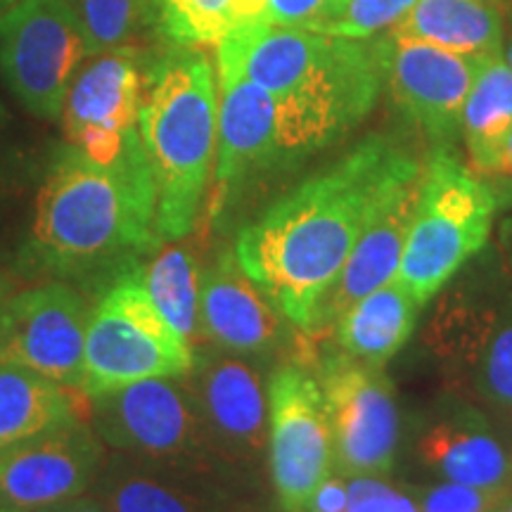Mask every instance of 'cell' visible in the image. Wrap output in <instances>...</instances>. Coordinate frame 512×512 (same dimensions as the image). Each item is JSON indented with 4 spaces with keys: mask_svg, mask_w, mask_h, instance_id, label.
I'll use <instances>...</instances> for the list:
<instances>
[{
    "mask_svg": "<svg viewBox=\"0 0 512 512\" xmlns=\"http://www.w3.org/2000/svg\"><path fill=\"white\" fill-rule=\"evenodd\" d=\"M216 72L242 74L273 95L280 169L354 131L384 83L380 38L273 24L230 31L216 46Z\"/></svg>",
    "mask_w": 512,
    "mask_h": 512,
    "instance_id": "obj_3",
    "label": "cell"
},
{
    "mask_svg": "<svg viewBox=\"0 0 512 512\" xmlns=\"http://www.w3.org/2000/svg\"><path fill=\"white\" fill-rule=\"evenodd\" d=\"M344 5L347 0H268L266 24L323 31Z\"/></svg>",
    "mask_w": 512,
    "mask_h": 512,
    "instance_id": "obj_31",
    "label": "cell"
},
{
    "mask_svg": "<svg viewBox=\"0 0 512 512\" xmlns=\"http://www.w3.org/2000/svg\"><path fill=\"white\" fill-rule=\"evenodd\" d=\"M91 494L112 512H230L209 479L107 451Z\"/></svg>",
    "mask_w": 512,
    "mask_h": 512,
    "instance_id": "obj_20",
    "label": "cell"
},
{
    "mask_svg": "<svg viewBox=\"0 0 512 512\" xmlns=\"http://www.w3.org/2000/svg\"><path fill=\"white\" fill-rule=\"evenodd\" d=\"M19 0H0V15H3V12H8L12 5H17Z\"/></svg>",
    "mask_w": 512,
    "mask_h": 512,
    "instance_id": "obj_39",
    "label": "cell"
},
{
    "mask_svg": "<svg viewBox=\"0 0 512 512\" xmlns=\"http://www.w3.org/2000/svg\"><path fill=\"white\" fill-rule=\"evenodd\" d=\"M230 512H266V510H259V508H245V505H242V508H235V510H230Z\"/></svg>",
    "mask_w": 512,
    "mask_h": 512,
    "instance_id": "obj_41",
    "label": "cell"
},
{
    "mask_svg": "<svg viewBox=\"0 0 512 512\" xmlns=\"http://www.w3.org/2000/svg\"><path fill=\"white\" fill-rule=\"evenodd\" d=\"M347 486L349 505L344 512H420L411 498L377 477H351Z\"/></svg>",
    "mask_w": 512,
    "mask_h": 512,
    "instance_id": "obj_32",
    "label": "cell"
},
{
    "mask_svg": "<svg viewBox=\"0 0 512 512\" xmlns=\"http://www.w3.org/2000/svg\"><path fill=\"white\" fill-rule=\"evenodd\" d=\"M93 306L69 280H38L12 297L0 361L17 363L81 392Z\"/></svg>",
    "mask_w": 512,
    "mask_h": 512,
    "instance_id": "obj_13",
    "label": "cell"
},
{
    "mask_svg": "<svg viewBox=\"0 0 512 512\" xmlns=\"http://www.w3.org/2000/svg\"><path fill=\"white\" fill-rule=\"evenodd\" d=\"M387 34L465 57H489L505 50V17L501 5L489 0H418Z\"/></svg>",
    "mask_w": 512,
    "mask_h": 512,
    "instance_id": "obj_22",
    "label": "cell"
},
{
    "mask_svg": "<svg viewBox=\"0 0 512 512\" xmlns=\"http://www.w3.org/2000/svg\"><path fill=\"white\" fill-rule=\"evenodd\" d=\"M200 330L216 349L264 358L285 342V320L271 299L242 271L233 249L202 271Z\"/></svg>",
    "mask_w": 512,
    "mask_h": 512,
    "instance_id": "obj_19",
    "label": "cell"
},
{
    "mask_svg": "<svg viewBox=\"0 0 512 512\" xmlns=\"http://www.w3.org/2000/svg\"><path fill=\"white\" fill-rule=\"evenodd\" d=\"M107 458L88 420L0 451V512H38L88 494Z\"/></svg>",
    "mask_w": 512,
    "mask_h": 512,
    "instance_id": "obj_14",
    "label": "cell"
},
{
    "mask_svg": "<svg viewBox=\"0 0 512 512\" xmlns=\"http://www.w3.org/2000/svg\"><path fill=\"white\" fill-rule=\"evenodd\" d=\"M157 55L119 46L91 55L76 72L62 107V131L98 164H114L140 140L138 114Z\"/></svg>",
    "mask_w": 512,
    "mask_h": 512,
    "instance_id": "obj_11",
    "label": "cell"
},
{
    "mask_svg": "<svg viewBox=\"0 0 512 512\" xmlns=\"http://www.w3.org/2000/svg\"><path fill=\"white\" fill-rule=\"evenodd\" d=\"M268 465L280 512H304L332 475V434L316 375L302 366L268 382Z\"/></svg>",
    "mask_w": 512,
    "mask_h": 512,
    "instance_id": "obj_12",
    "label": "cell"
},
{
    "mask_svg": "<svg viewBox=\"0 0 512 512\" xmlns=\"http://www.w3.org/2000/svg\"><path fill=\"white\" fill-rule=\"evenodd\" d=\"M505 60L510 62V67H512V19H510V29L505 31Z\"/></svg>",
    "mask_w": 512,
    "mask_h": 512,
    "instance_id": "obj_38",
    "label": "cell"
},
{
    "mask_svg": "<svg viewBox=\"0 0 512 512\" xmlns=\"http://www.w3.org/2000/svg\"><path fill=\"white\" fill-rule=\"evenodd\" d=\"M74 392L36 370L0 361V451L83 418Z\"/></svg>",
    "mask_w": 512,
    "mask_h": 512,
    "instance_id": "obj_24",
    "label": "cell"
},
{
    "mask_svg": "<svg viewBox=\"0 0 512 512\" xmlns=\"http://www.w3.org/2000/svg\"><path fill=\"white\" fill-rule=\"evenodd\" d=\"M152 15L169 46L216 48L230 34L228 0H152Z\"/></svg>",
    "mask_w": 512,
    "mask_h": 512,
    "instance_id": "obj_28",
    "label": "cell"
},
{
    "mask_svg": "<svg viewBox=\"0 0 512 512\" xmlns=\"http://www.w3.org/2000/svg\"><path fill=\"white\" fill-rule=\"evenodd\" d=\"M425 339L458 392L512 413V285L508 280L486 275L444 292Z\"/></svg>",
    "mask_w": 512,
    "mask_h": 512,
    "instance_id": "obj_8",
    "label": "cell"
},
{
    "mask_svg": "<svg viewBox=\"0 0 512 512\" xmlns=\"http://www.w3.org/2000/svg\"><path fill=\"white\" fill-rule=\"evenodd\" d=\"M162 245L143 140L114 164H98L67 143L55 150L38 188L15 273L29 280L93 278L136 264Z\"/></svg>",
    "mask_w": 512,
    "mask_h": 512,
    "instance_id": "obj_2",
    "label": "cell"
},
{
    "mask_svg": "<svg viewBox=\"0 0 512 512\" xmlns=\"http://www.w3.org/2000/svg\"><path fill=\"white\" fill-rule=\"evenodd\" d=\"M418 0H347L342 12L320 34L344 38H377L394 29Z\"/></svg>",
    "mask_w": 512,
    "mask_h": 512,
    "instance_id": "obj_29",
    "label": "cell"
},
{
    "mask_svg": "<svg viewBox=\"0 0 512 512\" xmlns=\"http://www.w3.org/2000/svg\"><path fill=\"white\" fill-rule=\"evenodd\" d=\"M418 309L420 304L394 275L358 299L330 330L342 354L382 368L413 335Z\"/></svg>",
    "mask_w": 512,
    "mask_h": 512,
    "instance_id": "obj_23",
    "label": "cell"
},
{
    "mask_svg": "<svg viewBox=\"0 0 512 512\" xmlns=\"http://www.w3.org/2000/svg\"><path fill=\"white\" fill-rule=\"evenodd\" d=\"M479 174L512 178V131L501 140V145L496 147L494 155L489 157V162L484 164V169Z\"/></svg>",
    "mask_w": 512,
    "mask_h": 512,
    "instance_id": "obj_35",
    "label": "cell"
},
{
    "mask_svg": "<svg viewBox=\"0 0 512 512\" xmlns=\"http://www.w3.org/2000/svg\"><path fill=\"white\" fill-rule=\"evenodd\" d=\"M219 76V136L214 159L211 211L219 216L249 178L278 169L275 100L242 74Z\"/></svg>",
    "mask_w": 512,
    "mask_h": 512,
    "instance_id": "obj_18",
    "label": "cell"
},
{
    "mask_svg": "<svg viewBox=\"0 0 512 512\" xmlns=\"http://www.w3.org/2000/svg\"><path fill=\"white\" fill-rule=\"evenodd\" d=\"M17 292H19V275L0 268V342H3L5 328H8L10 302Z\"/></svg>",
    "mask_w": 512,
    "mask_h": 512,
    "instance_id": "obj_36",
    "label": "cell"
},
{
    "mask_svg": "<svg viewBox=\"0 0 512 512\" xmlns=\"http://www.w3.org/2000/svg\"><path fill=\"white\" fill-rule=\"evenodd\" d=\"M489 3H496V5H501V8H503V5L508 3V0H489Z\"/></svg>",
    "mask_w": 512,
    "mask_h": 512,
    "instance_id": "obj_43",
    "label": "cell"
},
{
    "mask_svg": "<svg viewBox=\"0 0 512 512\" xmlns=\"http://www.w3.org/2000/svg\"><path fill=\"white\" fill-rule=\"evenodd\" d=\"M510 484H512V458H510Z\"/></svg>",
    "mask_w": 512,
    "mask_h": 512,
    "instance_id": "obj_44",
    "label": "cell"
},
{
    "mask_svg": "<svg viewBox=\"0 0 512 512\" xmlns=\"http://www.w3.org/2000/svg\"><path fill=\"white\" fill-rule=\"evenodd\" d=\"M38 512H112V510L107 508L100 498H95L91 491H88V494L76 496L72 501H64L60 505H53V508L38 510Z\"/></svg>",
    "mask_w": 512,
    "mask_h": 512,
    "instance_id": "obj_37",
    "label": "cell"
},
{
    "mask_svg": "<svg viewBox=\"0 0 512 512\" xmlns=\"http://www.w3.org/2000/svg\"><path fill=\"white\" fill-rule=\"evenodd\" d=\"M496 190L453 157L434 150L422 166L420 197L396 278L420 306L444 290L489 242Z\"/></svg>",
    "mask_w": 512,
    "mask_h": 512,
    "instance_id": "obj_5",
    "label": "cell"
},
{
    "mask_svg": "<svg viewBox=\"0 0 512 512\" xmlns=\"http://www.w3.org/2000/svg\"><path fill=\"white\" fill-rule=\"evenodd\" d=\"M79 17L88 57L131 46L155 24L152 0H72Z\"/></svg>",
    "mask_w": 512,
    "mask_h": 512,
    "instance_id": "obj_27",
    "label": "cell"
},
{
    "mask_svg": "<svg viewBox=\"0 0 512 512\" xmlns=\"http://www.w3.org/2000/svg\"><path fill=\"white\" fill-rule=\"evenodd\" d=\"M86 57L72 0H19L0 15V76L19 105L38 119H60Z\"/></svg>",
    "mask_w": 512,
    "mask_h": 512,
    "instance_id": "obj_9",
    "label": "cell"
},
{
    "mask_svg": "<svg viewBox=\"0 0 512 512\" xmlns=\"http://www.w3.org/2000/svg\"><path fill=\"white\" fill-rule=\"evenodd\" d=\"M143 283L152 302L169 325L181 335L192 349L200 339V285L202 268L192 247L183 240L166 242L140 264Z\"/></svg>",
    "mask_w": 512,
    "mask_h": 512,
    "instance_id": "obj_25",
    "label": "cell"
},
{
    "mask_svg": "<svg viewBox=\"0 0 512 512\" xmlns=\"http://www.w3.org/2000/svg\"><path fill=\"white\" fill-rule=\"evenodd\" d=\"M88 422L107 451L209 479L226 465L211 446L185 377H152L88 399Z\"/></svg>",
    "mask_w": 512,
    "mask_h": 512,
    "instance_id": "obj_7",
    "label": "cell"
},
{
    "mask_svg": "<svg viewBox=\"0 0 512 512\" xmlns=\"http://www.w3.org/2000/svg\"><path fill=\"white\" fill-rule=\"evenodd\" d=\"M420 463L448 482L510 494V458L477 411L434 420L418 439Z\"/></svg>",
    "mask_w": 512,
    "mask_h": 512,
    "instance_id": "obj_21",
    "label": "cell"
},
{
    "mask_svg": "<svg viewBox=\"0 0 512 512\" xmlns=\"http://www.w3.org/2000/svg\"><path fill=\"white\" fill-rule=\"evenodd\" d=\"M138 131L155 178L159 238L185 240L202 216L219 136V76L204 48L169 46L155 57Z\"/></svg>",
    "mask_w": 512,
    "mask_h": 512,
    "instance_id": "obj_4",
    "label": "cell"
},
{
    "mask_svg": "<svg viewBox=\"0 0 512 512\" xmlns=\"http://www.w3.org/2000/svg\"><path fill=\"white\" fill-rule=\"evenodd\" d=\"M377 38L384 83L399 110L420 128L434 150H451L463 128L467 93L484 57L448 53L389 34Z\"/></svg>",
    "mask_w": 512,
    "mask_h": 512,
    "instance_id": "obj_15",
    "label": "cell"
},
{
    "mask_svg": "<svg viewBox=\"0 0 512 512\" xmlns=\"http://www.w3.org/2000/svg\"><path fill=\"white\" fill-rule=\"evenodd\" d=\"M3 185H5V169H3V162H0V195H3Z\"/></svg>",
    "mask_w": 512,
    "mask_h": 512,
    "instance_id": "obj_42",
    "label": "cell"
},
{
    "mask_svg": "<svg viewBox=\"0 0 512 512\" xmlns=\"http://www.w3.org/2000/svg\"><path fill=\"white\" fill-rule=\"evenodd\" d=\"M185 382L223 463H259L268 451V387L261 370L247 356L202 349Z\"/></svg>",
    "mask_w": 512,
    "mask_h": 512,
    "instance_id": "obj_16",
    "label": "cell"
},
{
    "mask_svg": "<svg viewBox=\"0 0 512 512\" xmlns=\"http://www.w3.org/2000/svg\"><path fill=\"white\" fill-rule=\"evenodd\" d=\"M230 31L240 27H256L266 24L268 0H228Z\"/></svg>",
    "mask_w": 512,
    "mask_h": 512,
    "instance_id": "obj_34",
    "label": "cell"
},
{
    "mask_svg": "<svg viewBox=\"0 0 512 512\" xmlns=\"http://www.w3.org/2000/svg\"><path fill=\"white\" fill-rule=\"evenodd\" d=\"M320 384L332 434V463L342 477H380L394 465L399 408L382 368L342 351L320 358Z\"/></svg>",
    "mask_w": 512,
    "mask_h": 512,
    "instance_id": "obj_10",
    "label": "cell"
},
{
    "mask_svg": "<svg viewBox=\"0 0 512 512\" xmlns=\"http://www.w3.org/2000/svg\"><path fill=\"white\" fill-rule=\"evenodd\" d=\"M408 155L394 138L370 136L238 233L233 252L242 271L294 328L318 335L368 211Z\"/></svg>",
    "mask_w": 512,
    "mask_h": 512,
    "instance_id": "obj_1",
    "label": "cell"
},
{
    "mask_svg": "<svg viewBox=\"0 0 512 512\" xmlns=\"http://www.w3.org/2000/svg\"><path fill=\"white\" fill-rule=\"evenodd\" d=\"M508 494L505 491H484L475 486L446 482L422 489L418 498L420 512H494Z\"/></svg>",
    "mask_w": 512,
    "mask_h": 512,
    "instance_id": "obj_30",
    "label": "cell"
},
{
    "mask_svg": "<svg viewBox=\"0 0 512 512\" xmlns=\"http://www.w3.org/2000/svg\"><path fill=\"white\" fill-rule=\"evenodd\" d=\"M512 131V67L505 53L479 62L463 110V128L472 169L482 171L501 140Z\"/></svg>",
    "mask_w": 512,
    "mask_h": 512,
    "instance_id": "obj_26",
    "label": "cell"
},
{
    "mask_svg": "<svg viewBox=\"0 0 512 512\" xmlns=\"http://www.w3.org/2000/svg\"><path fill=\"white\" fill-rule=\"evenodd\" d=\"M192 363L195 349L152 302L140 261L114 273L88 320L81 394L91 399L152 377H185Z\"/></svg>",
    "mask_w": 512,
    "mask_h": 512,
    "instance_id": "obj_6",
    "label": "cell"
},
{
    "mask_svg": "<svg viewBox=\"0 0 512 512\" xmlns=\"http://www.w3.org/2000/svg\"><path fill=\"white\" fill-rule=\"evenodd\" d=\"M349 505V486L342 477L330 475L318 486L304 512H344Z\"/></svg>",
    "mask_w": 512,
    "mask_h": 512,
    "instance_id": "obj_33",
    "label": "cell"
},
{
    "mask_svg": "<svg viewBox=\"0 0 512 512\" xmlns=\"http://www.w3.org/2000/svg\"><path fill=\"white\" fill-rule=\"evenodd\" d=\"M494 512H512V501H508V498H505V501L498 505Z\"/></svg>",
    "mask_w": 512,
    "mask_h": 512,
    "instance_id": "obj_40",
    "label": "cell"
},
{
    "mask_svg": "<svg viewBox=\"0 0 512 512\" xmlns=\"http://www.w3.org/2000/svg\"><path fill=\"white\" fill-rule=\"evenodd\" d=\"M420 181L422 166L413 155H408L382 185L380 195L368 211L354 252L320 313L318 332L330 330L358 299L377 290L399 271L408 230L418 207Z\"/></svg>",
    "mask_w": 512,
    "mask_h": 512,
    "instance_id": "obj_17",
    "label": "cell"
}]
</instances>
